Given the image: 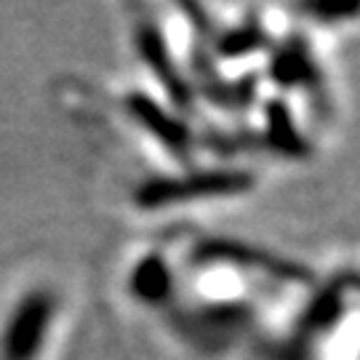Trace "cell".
Here are the masks:
<instances>
[{"mask_svg": "<svg viewBox=\"0 0 360 360\" xmlns=\"http://www.w3.org/2000/svg\"><path fill=\"white\" fill-rule=\"evenodd\" d=\"M168 334L176 345L198 358H224L245 345L257 331L259 312L248 299L238 296H203L184 299L163 315Z\"/></svg>", "mask_w": 360, "mask_h": 360, "instance_id": "6da1fadb", "label": "cell"}, {"mask_svg": "<svg viewBox=\"0 0 360 360\" xmlns=\"http://www.w3.org/2000/svg\"><path fill=\"white\" fill-rule=\"evenodd\" d=\"M259 176L254 168L238 163H214V166H184L168 174H153L134 184L131 206L144 214H160L200 203L235 200L257 190Z\"/></svg>", "mask_w": 360, "mask_h": 360, "instance_id": "7a4b0ae2", "label": "cell"}, {"mask_svg": "<svg viewBox=\"0 0 360 360\" xmlns=\"http://www.w3.org/2000/svg\"><path fill=\"white\" fill-rule=\"evenodd\" d=\"M184 267L195 272L224 270L232 275H254V281L283 288H312L318 281V275L304 262L227 235L198 238L184 254Z\"/></svg>", "mask_w": 360, "mask_h": 360, "instance_id": "3957f363", "label": "cell"}, {"mask_svg": "<svg viewBox=\"0 0 360 360\" xmlns=\"http://www.w3.org/2000/svg\"><path fill=\"white\" fill-rule=\"evenodd\" d=\"M62 315L51 285H32L13 299L0 323V360H43Z\"/></svg>", "mask_w": 360, "mask_h": 360, "instance_id": "277c9868", "label": "cell"}, {"mask_svg": "<svg viewBox=\"0 0 360 360\" xmlns=\"http://www.w3.org/2000/svg\"><path fill=\"white\" fill-rule=\"evenodd\" d=\"M123 117H129L136 129L166 155L176 160V166H193L198 136L184 112L147 89H126L117 99Z\"/></svg>", "mask_w": 360, "mask_h": 360, "instance_id": "5b68a950", "label": "cell"}, {"mask_svg": "<svg viewBox=\"0 0 360 360\" xmlns=\"http://www.w3.org/2000/svg\"><path fill=\"white\" fill-rule=\"evenodd\" d=\"M134 53L142 62V67L150 72L153 83L160 89V96L166 99L171 107H176L179 112H190L195 107V91L193 83L187 77V70L181 65L176 51L171 49L163 25L153 19V16H142L134 25Z\"/></svg>", "mask_w": 360, "mask_h": 360, "instance_id": "8992f818", "label": "cell"}, {"mask_svg": "<svg viewBox=\"0 0 360 360\" xmlns=\"http://www.w3.org/2000/svg\"><path fill=\"white\" fill-rule=\"evenodd\" d=\"M123 291L134 307L166 315L181 299V267L166 248H144L126 267Z\"/></svg>", "mask_w": 360, "mask_h": 360, "instance_id": "52a82bcc", "label": "cell"}, {"mask_svg": "<svg viewBox=\"0 0 360 360\" xmlns=\"http://www.w3.org/2000/svg\"><path fill=\"white\" fill-rule=\"evenodd\" d=\"M352 299H355V270L336 272L323 281H315L312 294L296 315L291 336L318 347L326 336H331L339 328Z\"/></svg>", "mask_w": 360, "mask_h": 360, "instance_id": "ba28073f", "label": "cell"}, {"mask_svg": "<svg viewBox=\"0 0 360 360\" xmlns=\"http://www.w3.org/2000/svg\"><path fill=\"white\" fill-rule=\"evenodd\" d=\"M267 77L281 96H288V91L318 94L323 89L321 59L304 32L272 40L267 49Z\"/></svg>", "mask_w": 360, "mask_h": 360, "instance_id": "9c48e42d", "label": "cell"}, {"mask_svg": "<svg viewBox=\"0 0 360 360\" xmlns=\"http://www.w3.org/2000/svg\"><path fill=\"white\" fill-rule=\"evenodd\" d=\"M259 136L264 147L272 155L291 160V163H302L312 158V142L309 136L302 131L299 120H296V110L291 107L288 96H267L262 102V129Z\"/></svg>", "mask_w": 360, "mask_h": 360, "instance_id": "30bf717a", "label": "cell"}, {"mask_svg": "<svg viewBox=\"0 0 360 360\" xmlns=\"http://www.w3.org/2000/svg\"><path fill=\"white\" fill-rule=\"evenodd\" d=\"M208 56L214 62H243L257 53H267L272 38L259 16L235 19L227 27H217L208 35Z\"/></svg>", "mask_w": 360, "mask_h": 360, "instance_id": "8fae6325", "label": "cell"}, {"mask_svg": "<svg viewBox=\"0 0 360 360\" xmlns=\"http://www.w3.org/2000/svg\"><path fill=\"white\" fill-rule=\"evenodd\" d=\"M299 11L307 13L315 25H331V27L342 25V19H355V16H358L355 8L342 11V8H331V6H302Z\"/></svg>", "mask_w": 360, "mask_h": 360, "instance_id": "7c38bea8", "label": "cell"}]
</instances>
